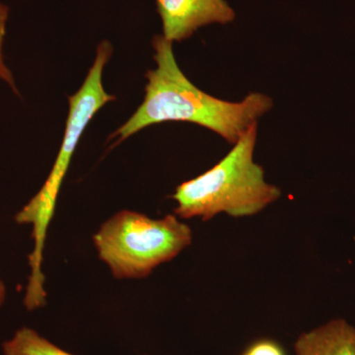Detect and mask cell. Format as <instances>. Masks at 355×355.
<instances>
[{"label":"cell","instance_id":"6","mask_svg":"<svg viewBox=\"0 0 355 355\" xmlns=\"http://www.w3.org/2000/svg\"><path fill=\"white\" fill-rule=\"evenodd\" d=\"M296 355H355V326L342 318L301 334L294 343Z\"/></svg>","mask_w":355,"mask_h":355},{"label":"cell","instance_id":"3","mask_svg":"<svg viewBox=\"0 0 355 355\" xmlns=\"http://www.w3.org/2000/svg\"><path fill=\"white\" fill-rule=\"evenodd\" d=\"M113 48L108 41H103L97 49L95 62L89 69L87 76L76 94L69 96V112L62 146L53 163L50 175L41 190L15 216L18 224L32 225L34 247L29 256L30 275L27 288L32 292H41L44 288L43 261L46 236L53 217L55 216L58 193L72 156L83 137L89 121L107 103L116 97L108 94L103 86V70L111 58Z\"/></svg>","mask_w":355,"mask_h":355},{"label":"cell","instance_id":"11","mask_svg":"<svg viewBox=\"0 0 355 355\" xmlns=\"http://www.w3.org/2000/svg\"><path fill=\"white\" fill-rule=\"evenodd\" d=\"M243 355H246V354H243Z\"/></svg>","mask_w":355,"mask_h":355},{"label":"cell","instance_id":"1","mask_svg":"<svg viewBox=\"0 0 355 355\" xmlns=\"http://www.w3.org/2000/svg\"><path fill=\"white\" fill-rule=\"evenodd\" d=\"M153 46L156 67L146 73L144 102L110 139L114 146L150 125L164 121H188L209 128L234 144L258 119L272 108V98L251 93L241 102H228L207 94L180 69L173 43L156 36Z\"/></svg>","mask_w":355,"mask_h":355},{"label":"cell","instance_id":"8","mask_svg":"<svg viewBox=\"0 0 355 355\" xmlns=\"http://www.w3.org/2000/svg\"><path fill=\"white\" fill-rule=\"evenodd\" d=\"M8 11V7L0 3V80L6 81L16 93H18L12 73L4 64L3 55H2V46H3L4 37H6Z\"/></svg>","mask_w":355,"mask_h":355},{"label":"cell","instance_id":"4","mask_svg":"<svg viewBox=\"0 0 355 355\" xmlns=\"http://www.w3.org/2000/svg\"><path fill=\"white\" fill-rule=\"evenodd\" d=\"M193 242L188 224L176 214L153 219L121 210L93 235L98 256L114 279H144L157 266L176 258Z\"/></svg>","mask_w":355,"mask_h":355},{"label":"cell","instance_id":"7","mask_svg":"<svg viewBox=\"0 0 355 355\" xmlns=\"http://www.w3.org/2000/svg\"><path fill=\"white\" fill-rule=\"evenodd\" d=\"M4 355H76L50 342L31 328L20 329L3 343Z\"/></svg>","mask_w":355,"mask_h":355},{"label":"cell","instance_id":"10","mask_svg":"<svg viewBox=\"0 0 355 355\" xmlns=\"http://www.w3.org/2000/svg\"><path fill=\"white\" fill-rule=\"evenodd\" d=\"M6 298V286L2 279H0V307L3 304Z\"/></svg>","mask_w":355,"mask_h":355},{"label":"cell","instance_id":"5","mask_svg":"<svg viewBox=\"0 0 355 355\" xmlns=\"http://www.w3.org/2000/svg\"><path fill=\"white\" fill-rule=\"evenodd\" d=\"M163 24V37L182 42L202 26L227 24L235 12L225 0H156Z\"/></svg>","mask_w":355,"mask_h":355},{"label":"cell","instance_id":"2","mask_svg":"<svg viewBox=\"0 0 355 355\" xmlns=\"http://www.w3.org/2000/svg\"><path fill=\"white\" fill-rule=\"evenodd\" d=\"M258 123L252 125L211 169L177 187L173 200L181 219L209 221L220 214L252 216L277 202L282 191L266 183L265 171L254 161Z\"/></svg>","mask_w":355,"mask_h":355},{"label":"cell","instance_id":"9","mask_svg":"<svg viewBox=\"0 0 355 355\" xmlns=\"http://www.w3.org/2000/svg\"><path fill=\"white\" fill-rule=\"evenodd\" d=\"M246 355H286L279 343L270 340H261L254 343L245 352Z\"/></svg>","mask_w":355,"mask_h":355}]
</instances>
